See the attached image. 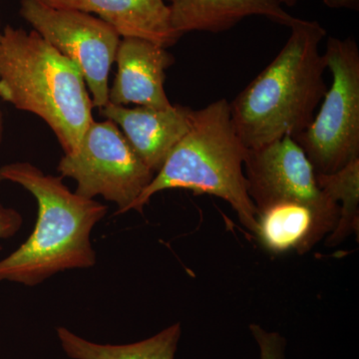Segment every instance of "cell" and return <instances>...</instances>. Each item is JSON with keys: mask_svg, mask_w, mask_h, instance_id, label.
Listing matches in <instances>:
<instances>
[{"mask_svg": "<svg viewBox=\"0 0 359 359\" xmlns=\"http://www.w3.org/2000/svg\"><path fill=\"white\" fill-rule=\"evenodd\" d=\"M56 334L66 355L71 359H175L181 323H176L147 339L129 344H101L59 327Z\"/></svg>", "mask_w": 359, "mask_h": 359, "instance_id": "14", "label": "cell"}, {"mask_svg": "<svg viewBox=\"0 0 359 359\" xmlns=\"http://www.w3.org/2000/svg\"><path fill=\"white\" fill-rule=\"evenodd\" d=\"M1 21H0V39H1ZM4 115H2L1 110H0V145H1L2 141H4Z\"/></svg>", "mask_w": 359, "mask_h": 359, "instance_id": "18", "label": "cell"}, {"mask_svg": "<svg viewBox=\"0 0 359 359\" xmlns=\"http://www.w3.org/2000/svg\"><path fill=\"white\" fill-rule=\"evenodd\" d=\"M276 57L230 103L231 122L248 149H257L308 128L327 91L318 21L295 18Z\"/></svg>", "mask_w": 359, "mask_h": 359, "instance_id": "1", "label": "cell"}, {"mask_svg": "<svg viewBox=\"0 0 359 359\" xmlns=\"http://www.w3.org/2000/svg\"><path fill=\"white\" fill-rule=\"evenodd\" d=\"M192 112L181 105L151 109L110 102L100 109L101 116L119 127L134 152L155 174L190 129Z\"/></svg>", "mask_w": 359, "mask_h": 359, "instance_id": "10", "label": "cell"}, {"mask_svg": "<svg viewBox=\"0 0 359 359\" xmlns=\"http://www.w3.org/2000/svg\"><path fill=\"white\" fill-rule=\"evenodd\" d=\"M172 25L187 32H222L249 16H264L290 27L295 18L283 9L282 0H168Z\"/></svg>", "mask_w": 359, "mask_h": 359, "instance_id": "12", "label": "cell"}, {"mask_svg": "<svg viewBox=\"0 0 359 359\" xmlns=\"http://www.w3.org/2000/svg\"><path fill=\"white\" fill-rule=\"evenodd\" d=\"M0 181L22 187L39 205L32 235L0 259V283L33 287L61 271L95 266L91 233L107 215V205L72 192L62 177L45 174L32 163L4 165Z\"/></svg>", "mask_w": 359, "mask_h": 359, "instance_id": "2", "label": "cell"}, {"mask_svg": "<svg viewBox=\"0 0 359 359\" xmlns=\"http://www.w3.org/2000/svg\"><path fill=\"white\" fill-rule=\"evenodd\" d=\"M250 332L259 346L261 359H285L287 342L278 332H268L256 323L250 325Z\"/></svg>", "mask_w": 359, "mask_h": 359, "instance_id": "16", "label": "cell"}, {"mask_svg": "<svg viewBox=\"0 0 359 359\" xmlns=\"http://www.w3.org/2000/svg\"><path fill=\"white\" fill-rule=\"evenodd\" d=\"M22 224L23 219L20 212L0 203V240H8L14 237L20 231Z\"/></svg>", "mask_w": 359, "mask_h": 359, "instance_id": "17", "label": "cell"}, {"mask_svg": "<svg viewBox=\"0 0 359 359\" xmlns=\"http://www.w3.org/2000/svg\"><path fill=\"white\" fill-rule=\"evenodd\" d=\"M57 171L76 182L78 195L88 199L101 196L115 203V215L129 212L155 176L119 127L107 119L90 124L76 152L63 156Z\"/></svg>", "mask_w": 359, "mask_h": 359, "instance_id": "6", "label": "cell"}, {"mask_svg": "<svg viewBox=\"0 0 359 359\" xmlns=\"http://www.w3.org/2000/svg\"><path fill=\"white\" fill-rule=\"evenodd\" d=\"M323 56L332 86L311 124L292 139L316 174H332L359 158V49L353 39L330 37Z\"/></svg>", "mask_w": 359, "mask_h": 359, "instance_id": "5", "label": "cell"}, {"mask_svg": "<svg viewBox=\"0 0 359 359\" xmlns=\"http://www.w3.org/2000/svg\"><path fill=\"white\" fill-rule=\"evenodd\" d=\"M299 0H282L283 6H294Z\"/></svg>", "mask_w": 359, "mask_h": 359, "instance_id": "19", "label": "cell"}, {"mask_svg": "<svg viewBox=\"0 0 359 359\" xmlns=\"http://www.w3.org/2000/svg\"><path fill=\"white\" fill-rule=\"evenodd\" d=\"M174 61L173 55L161 45L138 37H122L116 53L118 68L109 88V102L136 104L151 109L171 107L165 79Z\"/></svg>", "mask_w": 359, "mask_h": 359, "instance_id": "9", "label": "cell"}, {"mask_svg": "<svg viewBox=\"0 0 359 359\" xmlns=\"http://www.w3.org/2000/svg\"><path fill=\"white\" fill-rule=\"evenodd\" d=\"M52 8L97 15L109 23L121 37H138L164 48L181 39L172 25L165 0H34Z\"/></svg>", "mask_w": 359, "mask_h": 359, "instance_id": "11", "label": "cell"}, {"mask_svg": "<svg viewBox=\"0 0 359 359\" xmlns=\"http://www.w3.org/2000/svg\"><path fill=\"white\" fill-rule=\"evenodd\" d=\"M247 152L233 129L226 99L193 110L190 129L129 211L142 212L157 193L186 189L229 203L243 226L256 235L257 209L248 193L244 172Z\"/></svg>", "mask_w": 359, "mask_h": 359, "instance_id": "4", "label": "cell"}, {"mask_svg": "<svg viewBox=\"0 0 359 359\" xmlns=\"http://www.w3.org/2000/svg\"><path fill=\"white\" fill-rule=\"evenodd\" d=\"M0 98L41 118L65 155L76 152L94 121L81 71L34 30L11 25L2 29Z\"/></svg>", "mask_w": 359, "mask_h": 359, "instance_id": "3", "label": "cell"}, {"mask_svg": "<svg viewBox=\"0 0 359 359\" xmlns=\"http://www.w3.org/2000/svg\"><path fill=\"white\" fill-rule=\"evenodd\" d=\"M244 172L257 212L276 203H299L316 212L328 235L334 230L339 205L318 187L313 165L292 137L248 149Z\"/></svg>", "mask_w": 359, "mask_h": 359, "instance_id": "8", "label": "cell"}, {"mask_svg": "<svg viewBox=\"0 0 359 359\" xmlns=\"http://www.w3.org/2000/svg\"><path fill=\"white\" fill-rule=\"evenodd\" d=\"M316 183L339 207V219L327 237V245H339L359 231V158L332 174H316Z\"/></svg>", "mask_w": 359, "mask_h": 359, "instance_id": "15", "label": "cell"}, {"mask_svg": "<svg viewBox=\"0 0 359 359\" xmlns=\"http://www.w3.org/2000/svg\"><path fill=\"white\" fill-rule=\"evenodd\" d=\"M256 236L271 254L294 250L304 255L327 237L328 233L308 205L280 202L257 212Z\"/></svg>", "mask_w": 359, "mask_h": 359, "instance_id": "13", "label": "cell"}, {"mask_svg": "<svg viewBox=\"0 0 359 359\" xmlns=\"http://www.w3.org/2000/svg\"><path fill=\"white\" fill-rule=\"evenodd\" d=\"M21 18L81 71L93 107L109 102V73L122 37L113 26L81 11L21 0Z\"/></svg>", "mask_w": 359, "mask_h": 359, "instance_id": "7", "label": "cell"}]
</instances>
